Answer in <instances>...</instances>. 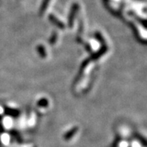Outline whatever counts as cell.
<instances>
[{"label":"cell","instance_id":"obj_5","mask_svg":"<svg viewBox=\"0 0 147 147\" xmlns=\"http://www.w3.org/2000/svg\"><path fill=\"white\" fill-rule=\"evenodd\" d=\"M37 50L38 52V53L40 54V55L42 57V58H44L47 56V52H46V49L44 47V46L42 45H39L37 47Z\"/></svg>","mask_w":147,"mask_h":147},{"label":"cell","instance_id":"obj_3","mask_svg":"<svg viewBox=\"0 0 147 147\" xmlns=\"http://www.w3.org/2000/svg\"><path fill=\"white\" fill-rule=\"evenodd\" d=\"M107 47L106 45H105V46H104H104H103V47H102V48L99 51H98V52H96V53H95V54H94V55H92V57L90 58V60L97 59V58H100L101 56H102L103 55H104V53H105V52H107Z\"/></svg>","mask_w":147,"mask_h":147},{"label":"cell","instance_id":"obj_6","mask_svg":"<svg viewBox=\"0 0 147 147\" xmlns=\"http://www.w3.org/2000/svg\"><path fill=\"white\" fill-rule=\"evenodd\" d=\"M77 130H78V128H77V127H75V128H73V129H71L70 131H68V132L66 134V135H65V138H66V139L71 138V137H72L73 135H74V134H75L77 131Z\"/></svg>","mask_w":147,"mask_h":147},{"label":"cell","instance_id":"obj_2","mask_svg":"<svg viewBox=\"0 0 147 147\" xmlns=\"http://www.w3.org/2000/svg\"><path fill=\"white\" fill-rule=\"evenodd\" d=\"M49 19H50V21H52L54 24L56 25V26H57V27H59V28H62H62H65V25H64L63 22H62V21H60L59 19H57V17H55L53 14H50Z\"/></svg>","mask_w":147,"mask_h":147},{"label":"cell","instance_id":"obj_7","mask_svg":"<svg viewBox=\"0 0 147 147\" xmlns=\"http://www.w3.org/2000/svg\"><path fill=\"white\" fill-rule=\"evenodd\" d=\"M57 38H58V34L56 33H53L50 37V40H49V43L50 44H54V43H56V40H57Z\"/></svg>","mask_w":147,"mask_h":147},{"label":"cell","instance_id":"obj_1","mask_svg":"<svg viewBox=\"0 0 147 147\" xmlns=\"http://www.w3.org/2000/svg\"><path fill=\"white\" fill-rule=\"evenodd\" d=\"M79 11V5L78 4H74L71 7V13L69 14L68 17V25L71 27H72L73 24H74V21H75V17L77 16V13Z\"/></svg>","mask_w":147,"mask_h":147},{"label":"cell","instance_id":"obj_8","mask_svg":"<svg viewBox=\"0 0 147 147\" xmlns=\"http://www.w3.org/2000/svg\"><path fill=\"white\" fill-rule=\"evenodd\" d=\"M46 104H47V102L46 99H42V100H41L39 102H38V105H41V106H44Z\"/></svg>","mask_w":147,"mask_h":147},{"label":"cell","instance_id":"obj_4","mask_svg":"<svg viewBox=\"0 0 147 147\" xmlns=\"http://www.w3.org/2000/svg\"><path fill=\"white\" fill-rule=\"evenodd\" d=\"M50 0H44L43 2H42V5H41V7L40 8V14L43 15V13H44L46 9L48 7V5L50 3Z\"/></svg>","mask_w":147,"mask_h":147}]
</instances>
